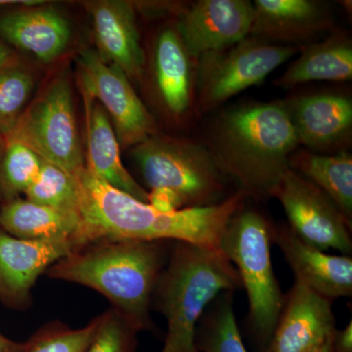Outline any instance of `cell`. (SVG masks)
I'll return each mask as SVG.
<instances>
[{
  "mask_svg": "<svg viewBox=\"0 0 352 352\" xmlns=\"http://www.w3.org/2000/svg\"><path fill=\"white\" fill-rule=\"evenodd\" d=\"M75 177L80 193L75 250L101 240L175 241L219 250L227 224L248 198L239 190L214 205L163 212L102 182L87 166Z\"/></svg>",
  "mask_w": 352,
  "mask_h": 352,
  "instance_id": "6da1fadb",
  "label": "cell"
},
{
  "mask_svg": "<svg viewBox=\"0 0 352 352\" xmlns=\"http://www.w3.org/2000/svg\"><path fill=\"white\" fill-rule=\"evenodd\" d=\"M300 145L284 101L250 103L220 113L208 148L219 170L252 198H270Z\"/></svg>",
  "mask_w": 352,
  "mask_h": 352,
  "instance_id": "7a4b0ae2",
  "label": "cell"
},
{
  "mask_svg": "<svg viewBox=\"0 0 352 352\" xmlns=\"http://www.w3.org/2000/svg\"><path fill=\"white\" fill-rule=\"evenodd\" d=\"M168 258L161 241L101 240L74 250L45 274L98 292L138 333L154 332L153 296Z\"/></svg>",
  "mask_w": 352,
  "mask_h": 352,
  "instance_id": "3957f363",
  "label": "cell"
},
{
  "mask_svg": "<svg viewBox=\"0 0 352 352\" xmlns=\"http://www.w3.org/2000/svg\"><path fill=\"white\" fill-rule=\"evenodd\" d=\"M241 287L237 270L220 250L175 242L153 296L168 327L162 352H200L204 312L220 295Z\"/></svg>",
  "mask_w": 352,
  "mask_h": 352,
  "instance_id": "277c9868",
  "label": "cell"
},
{
  "mask_svg": "<svg viewBox=\"0 0 352 352\" xmlns=\"http://www.w3.org/2000/svg\"><path fill=\"white\" fill-rule=\"evenodd\" d=\"M274 229L265 215L245 205L228 222L219 243L220 252L233 264L245 289L250 324L263 351L285 302L271 256Z\"/></svg>",
  "mask_w": 352,
  "mask_h": 352,
  "instance_id": "5b68a950",
  "label": "cell"
},
{
  "mask_svg": "<svg viewBox=\"0 0 352 352\" xmlns=\"http://www.w3.org/2000/svg\"><path fill=\"white\" fill-rule=\"evenodd\" d=\"M150 189H170L184 208L207 207L223 201L226 179L205 145L156 134L132 150Z\"/></svg>",
  "mask_w": 352,
  "mask_h": 352,
  "instance_id": "8992f818",
  "label": "cell"
},
{
  "mask_svg": "<svg viewBox=\"0 0 352 352\" xmlns=\"http://www.w3.org/2000/svg\"><path fill=\"white\" fill-rule=\"evenodd\" d=\"M6 139L22 143L45 163L75 176L85 168L73 91L65 76L55 78L25 108Z\"/></svg>",
  "mask_w": 352,
  "mask_h": 352,
  "instance_id": "52a82bcc",
  "label": "cell"
},
{
  "mask_svg": "<svg viewBox=\"0 0 352 352\" xmlns=\"http://www.w3.org/2000/svg\"><path fill=\"white\" fill-rule=\"evenodd\" d=\"M296 45L268 43L249 36L241 43L198 58V113H207L224 102L258 85L296 55Z\"/></svg>",
  "mask_w": 352,
  "mask_h": 352,
  "instance_id": "ba28073f",
  "label": "cell"
},
{
  "mask_svg": "<svg viewBox=\"0 0 352 352\" xmlns=\"http://www.w3.org/2000/svg\"><path fill=\"white\" fill-rule=\"evenodd\" d=\"M82 91L95 99L112 119L120 145L135 147L157 134L156 120L139 98L129 78L96 51H80L78 58Z\"/></svg>",
  "mask_w": 352,
  "mask_h": 352,
  "instance_id": "9c48e42d",
  "label": "cell"
},
{
  "mask_svg": "<svg viewBox=\"0 0 352 352\" xmlns=\"http://www.w3.org/2000/svg\"><path fill=\"white\" fill-rule=\"evenodd\" d=\"M281 203L289 228L307 244L327 251L352 252L351 229L337 206L314 183L289 168L273 189Z\"/></svg>",
  "mask_w": 352,
  "mask_h": 352,
  "instance_id": "30bf717a",
  "label": "cell"
},
{
  "mask_svg": "<svg viewBox=\"0 0 352 352\" xmlns=\"http://www.w3.org/2000/svg\"><path fill=\"white\" fill-rule=\"evenodd\" d=\"M74 250L69 240H23L0 228V302L18 311L29 309L38 278Z\"/></svg>",
  "mask_w": 352,
  "mask_h": 352,
  "instance_id": "8fae6325",
  "label": "cell"
},
{
  "mask_svg": "<svg viewBox=\"0 0 352 352\" xmlns=\"http://www.w3.org/2000/svg\"><path fill=\"white\" fill-rule=\"evenodd\" d=\"M332 302L295 278L263 352L320 351L337 330Z\"/></svg>",
  "mask_w": 352,
  "mask_h": 352,
  "instance_id": "7c38bea8",
  "label": "cell"
},
{
  "mask_svg": "<svg viewBox=\"0 0 352 352\" xmlns=\"http://www.w3.org/2000/svg\"><path fill=\"white\" fill-rule=\"evenodd\" d=\"M197 74L198 58L187 50L176 25L162 29L153 46L152 85L161 108L173 122H184L195 108Z\"/></svg>",
  "mask_w": 352,
  "mask_h": 352,
  "instance_id": "4fadbf2b",
  "label": "cell"
},
{
  "mask_svg": "<svg viewBox=\"0 0 352 352\" xmlns=\"http://www.w3.org/2000/svg\"><path fill=\"white\" fill-rule=\"evenodd\" d=\"M254 6L248 0H201L176 24L194 57L226 50L250 36Z\"/></svg>",
  "mask_w": 352,
  "mask_h": 352,
  "instance_id": "5bb4252c",
  "label": "cell"
},
{
  "mask_svg": "<svg viewBox=\"0 0 352 352\" xmlns=\"http://www.w3.org/2000/svg\"><path fill=\"white\" fill-rule=\"evenodd\" d=\"M91 16L97 54L103 61L116 65L127 78L140 80L146 67L141 45L135 6L124 0L85 2Z\"/></svg>",
  "mask_w": 352,
  "mask_h": 352,
  "instance_id": "9a60e30c",
  "label": "cell"
},
{
  "mask_svg": "<svg viewBox=\"0 0 352 352\" xmlns=\"http://www.w3.org/2000/svg\"><path fill=\"white\" fill-rule=\"evenodd\" d=\"M250 36L268 43H312L333 25L332 13L316 0H256Z\"/></svg>",
  "mask_w": 352,
  "mask_h": 352,
  "instance_id": "2e32d148",
  "label": "cell"
},
{
  "mask_svg": "<svg viewBox=\"0 0 352 352\" xmlns=\"http://www.w3.org/2000/svg\"><path fill=\"white\" fill-rule=\"evenodd\" d=\"M284 104L300 144L324 151L351 139L352 103L349 97L337 94L302 95Z\"/></svg>",
  "mask_w": 352,
  "mask_h": 352,
  "instance_id": "e0dca14e",
  "label": "cell"
},
{
  "mask_svg": "<svg viewBox=\"0 0 352 352\" xmlns=\"http://www.w3.org/2000/svg\"><path fill=\"white\" fill-rule=\"evenodd\" d=\"M279 245L296 279L329 300L352 296V258L333 256L300 240L289 226H275Z\"/></svg>",
  "mask_w": 352,
  "mask_h": 352,
  "instance_id": "ac0fdd59",
  "label": "cell"
},
{
  "mask_svg": "<svg viewBox=\"0 0 352 352\" xmlns=\"http://www.w3.org/2000/svg\"><path fill=\"white\" fill-rule=\"evenodd\" d=\"M71 38L68 21L50 7L23 6L0 13V39L44 63L61 56Z\"/></svg>",
  "mask_w": 352,
  "mask_h": 352,
  "instance_id": "d6986e66",
  "label": "cell"
},
{
  "mask_svg": "<svg viewBox=\"0 0 352 352\" xmlns=\"http://www.w3.org/2000/svg\"><path fill=\"white\" fill-rule=\"evenodd\" d=\"M82 97L87 126V170L113 188L148 203V192L122 164L119 140L107 113L89 95L82 92Z\"/></svg>",
  "mask_w": 352,
  "mask_h": 352,
  "instance_id": "ffe728a7",
  "label": "cell"
},
{
  "mask_svg": "<svg viewBox=\"0 0 352 352\" xmlns=\"http://www.w3.org/2000/svg\"><path fill=\"white\" fill-rule=\"evenodd\" d=\"M351 78V39L349 34L337 32L319 43L305 44L302 55L274 82L289 89L315 80L344 82Z\"/></svg>",
  "mask_w": 352,
  "mask_h": 352,
  "instance_id": "44dd1931",
  "label": "cell"
},
{
  "mask_svg": "<svg viewBox=\"0 0 352 352\" xmlns=\"http://www.w3.org/2000/svg\"><path fill=\"white\" fill-rule=\"evenodd\" d=\"M80 219L38 205L25 198L0 206V228L14 237L29 241L69 240L74 243Z\"/></svg>",
  "mask_w": 352,
  "mask_h": 352,
  "instance_id": "7402d4cb",
  "label": "cell"
},
{
  "mask_svg": "<svg viewBox=\"0 0 352 352\" xmlns=\"http://www.w3.org/2000/svg\"><path fill=\"white\" fill-rule=\"evenodd\" d=\"M291 170L314 183L337 206L352 226V157L347 152L324 156L309 151L294 152Z\"/></svg>",
  "mask_w": 352,
  "mask_h": 352,
  "instance_id": "603a6c76",
  "label": "cell"
},
{
  "mask_svg": "<svg viewBox=\"0 0 352 352\" xmlns=\"http://www.w3.org/2000/svg\"><path fill=\"white\" fill-rule=\"evenodd\" d=\"M233 293H224L208 316H203L197 337L200 352H249L245 349L233 307Z\"/></svg>",
  "mask_w": 352,
  "mask_h": 352,
  "instance_id": "cb8c5ba5",
  "label": "cell"
},
{
  "mask_svg": "<svg viewBox=\"0 0 352 352\" xmlns=\"http://www.w3.org/2000/svg\"><path fill=\"white\" fill-rule=\"evenodd\" d=\"M28 200L80 219V193L76 178L56 166L45 163L25 194Z\"/></svg>",
  "mask_w": 352,
  "mask_h": 352,
  "instance_id": "d4e9b609",
  "label": "cell"
},
{
  "mask_svg": "<svg viewBox=\"0 0 352 352\" xmlns=\"http://www.w3.org/2000/svg\"><path fill=\"white\" fill-rule=\"evenodd\" d=\"M43 163L41 157L27 146L6 139V151L0 164L1 204L25 195L38 177Z\"/></svg>",
  "mask_w": 352,
  "mask_h": 352,
  "instance_id": "484cf974",
  "label": "cell"
},
{
  "mask_svg": "<svg viewBox=\"0 0 352 352\" xmlns=\"http://www.w3.org/2000/svg\"><path fill=\"white\" fill-rule=\"evenodd\" d=\"M36 80L21 62L0 68V134L6 138L30 104Z\"/></svg>",
  "mask_w": 352,
  "mask_h": 352,
  "instance_id": "4316f807",
  "label": "cell"
},
{
  "mask_svg": "<svg viewBox=\"0 0 352 352\" xmlns=\"http://www.w3.org/2000/svg\"><path fill=\"white\" fill-rule=\"evenodd\" d=\"M99 315L82 328L72 329L53 321L38 329L28 340L27 352H87L99 326Z\"/></svg>",
  "mask_w": 352,
  "mask_h": 352,
  "instance_id": "83f0119b",
  "label": "cell"
},
{
  "mask_svg": "<svg viewBox=\"0 0 352 352\" xmlns=\"http://www.w3.org/2000/svg\"><path fill=\"white\" fill-rule=\"evenodd\" d=\"M99 326L87 352H136L138 332L110 307L99 315Z\"/></svg>",
  "mask_w": 352,
  "mask_h": 352,
  "instance_id": "f1b7e54d",
  "label": "cell"
},
{
  "mask_svg": "<svg viewBox=\"0 0 352 352\" xmlns=\"http://www.w3.org/2000/svg\"><path fill=\"white\" fill-rule=\"evenodd\" d=\"M148 204L160 212H173L184 208L182 199L170 189L160 187L148 192Z\"/></svg>",
  "mask_w": 352,
  "mask_h": 352,
  "instance_id": "f546056e",
  "label": "cell"
},
{
  "mask_svg": "<svg viewBox=\"0 0 352 352\" xmlns=\"http://www.w3.org/2000/svg\"><path fill=\"white\" fill-rule=\"evenodd\" d=\"M333 352H352V321L342 329L336 330L333 337Z\"/></svg>",
  "mask_w": 352,
  "mask_h": 352,
  "instance_id": "4dcf8cb0",
  "label": "cell"
},
{
  "mask_svg": "<svg viewBox=\"0 0 352 352\" xmlns=\"http://www.w3.org/2000/svg\"><path fill=\"white\" fill-rule=\"evenodd\" d=\"M28 340L17 342L9 339L0 332V352H27Z\"/></svg>",
  "mask_w": 352,
  "mask_h": 352,
  "instance_id": "1f68e13d",
  "label": "cell"
},
{
  "mask_svg": "<svg viewBox=\"0 0 352 352\" xmlns=\"http://www.w3.org/2000/svg\"><path fill=\"white\" fill-rule=\"evenodd\" d=\"M19 61V57H18L17 53L14 51L13 48L7 45L4 41L0 39V68L17 63Z\"/></svg>",
  "mask_w": 352,
  "mask_h": 352,
  "instance_id": "d6a6232c",
  "label": "cell"
},
{
  "mask_svg": "<svg viewBox=\"0 0 352 352\" xmlns=\"http://www.w3.org/2000/svg\"><path fill=\"white\" fill-rule=\"evenodd\" d=\"M45 1L43 0H0V9L12 6H22L24 7H36L43 6Z\"/></svg>",
  "mask_w": 352,
  "mask_h": 352,
  "instance_id": "836d02e7",
  "label": "cell"
},
{
  "mask_svg": "<svg viewBox=\"0 0 352 352\" xmlns=\"http://www.w3.org/2000/svg\"><path fill=\"white\" fill-rule=\"evenodd\" d=\"M6 139L2 134H0V164H1L2 157H3L4 151H6ZM0 206H1V199H0Z\"/></svg>",
  "mask_w": 352,
  "mask_h": 352,
  "instance_id": "e575fe53",
  "label": "cell"
},
{
  "mask_svg": "<svg viewBox=\"0 0 352 352\" xmlns=\"http://www.w3.org/2000/svg\"><path fill=\"white\" fill-rule=\"evenodd\" d=\"M332 342L333 339L331 340L330 342H328L327 344H326V346H324L323 349H322L321 351L319 352H333Z\"/></svg>",
  "mask_w": 352,
  "mask_h": 352,
  "instance_id": "d590c367",
  "label": "cell"
}]
</instances>
